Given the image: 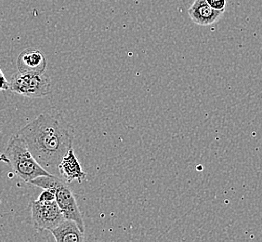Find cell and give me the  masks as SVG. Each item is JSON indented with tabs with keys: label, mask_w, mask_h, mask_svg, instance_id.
<instances>
[{
	"label": "cell",
	"mask_w": 262,
	"mask_h": 242,
	"mask_svg": "<svg viewBox=\"0 0 262 242\" xmlns=\"http://www.w3.org/2000/svg\"><path fill=\"white\" fill-rule=\"evenodd\" d=\"M17 135L26 141L32 155L48 171L58 169L66 153L73 148L75 129L60 115L41 114Z\"/></svg>",
	"instance_id": "cell-1"
},
{
	"label": "cell",
	"mask_w": 262,
	"mask_h": 242,
	"mask_svg": "<svg viewBox=\"0 0 262 242\" xmlns=\"http://www.w3.org/2000/svg\"><path fill=\"white\" fill-rule=\"evenodd\" d=\"M0 160L10 164L23 181L30 183L37 177L51 175V173L41 166L32 155L26 141L20 136L10 139Z\"/></svg>",
	"instance_id": "cell-2"
},
{
	"label": "cell",
	"mask_w": 262,
	"mask_h": 242,
	"mask_svg": "<svg viewBox=\"0 0 262 242\" xmlns=\"http://www.w3.org/2000/svg\"><path fill=\"white\" fill-rule=\"evenodd\" d=\"M51 80L44 74L15 73L10 81V91L29 98H43L50 93Z\"/></svg>",
	"instance_id": "cell-3"
},
{
	"label": "cell",
	"mask_w": 262,
	"mask_h": 242,
	"mask_svg": "<svg viewBox=\"0 0 262 242\" xmlns=\"http://www.w3.org/2000/svg\"><path fill=\"white\" fill-rule=\"evenodd\" d=\"M31 216L36 229L49 231L58 227L66 219L56 200L31 202Z\"/></svg>",
	"instance_id": "cell-4"
},
{
	"label": "cell",
	"mask_w": 262,
	"mask_h": 242,
	"mask_svg": "<svg viewBox=\"0 0 262 242\" xmlns=\"http://www.w3.org/2000/svg\"><path fill=\"white\" fill-rule=\"evenodd\" d=\"M56 196V202L66 219L73 220L78 225L83 232L85 233V224L83 221V216L76 200L74 192L72 191L68 183L62 179V181L54 189Z\"/></svg>",
	"instance_id": "cell-5"
},
{
	"label": "cell",
	"mask_w": 262,
	"mask_h": 242,
	"mask_svg": "<svg viewBox=\"0 0 262 242\" xmlns=\"http://www.w3.org/2000/svg\"><path fill=\"white\" fill-rule=\"evenodd\" d=\"M225 10H214L207 0H195L188 10L191 20L198 26H211L221 20Z\"/></svg>",
	"instance_id": "cell-6"
},
{
	"label": "cell",
	"mask_w": 262,
	"mask_h": 242,
	"mask_svg": "<svg viewBox=\"0 0 262 242\" xmlns=\"http://www.w3.org/2000/svg\"><path fill=\"white\" fill-rule=\"evenodd\" d=\"M18 69L21 73L44 74L47 68V59L39 50L26 49L20 52L17 60Z\"/></svg>",
	"instance_id": "cell-7"
},
{
	"label": "cell",
	"mask_w": 262,
	"mask_h": 242,
	"mask_svg": "<svg viewBox=\"0 0 262 242\" xmlns=\"http://www.w3.org/2000/svg\"><path fill=\"white\" fill-rule=\"evenodd\" d=\"M58 170L61 173L62 178L67 183L77 181L83 183L86 180V173L83 171L80 162L76 157V154L73 148L66 153L62 160L58 166Z\"/></svg>",
	"instance_id": "cell-8"
},
{
	"label": "cell",
	"mask_w": 262,
	"mask_h": 242,
	"mask_svg": "<svg viewBox=\"0 0 262 242\" xmlns=\"http://www.w3.org/2000/svg\"><path fill=\"white\" fill-rule=\"evenodd\" d=\"M51 232L57 242H82L85 240V233L81 230L75 221L69 219H64Z\"/></svg>",
	"instance_id": "cell-9"
},
{
	"label": "cell",
	"mask_w": 262,
	"mask_h": 242,
	"mask_svg": "<svg viewBox=\"0 0 262 242\" xmlns=\"http://www.w3.org/2000/svg\"><path fill=\"white\" fill-rule=\"evenodd\" d=\"M56 199L55 192L50 189H44V191L41 193L38 197L39 201L50 202L54 201Z\"/></svg>",
	"instance_id": "cell-10"
},
{
	"label": "cell",
	"mask_w": 262,
	"mask_h": 242,
	"mask_svg": "<svg viewBox=\"0 0 262 242\" xmlns=\"http://www.w3.org/2000/svg\"><path fill=\"white\" fill-rule=\"evenodd\" d=\"M207 2L211 8L217 10H225L227 4L226 0H207Z\"/></svg>",
	"instance_id": "cell-11"
},
{
	"label": "cell",
	"mask_w": 262,
	"mask_h": 242,
	"mask_svg": "<svg viewBox=\"0 0 262 242\" xmlns=\"http://www.w3.org/2000/svg\"><path fill=\"white\" fill-rule=\"evenodd\" d=\"M10 90V82L6 79L3 72L0 69V91Z\"/></svg>",
	"instance_id": "cell-12"
}]
</instances>
